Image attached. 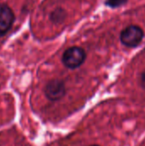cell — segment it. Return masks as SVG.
I'll use <instances>...</instances> for the list:
<instances>
[{
    "label": "cell",
    "instance_id": "cell-1",
    "mask_svg": "<svg viewBox=\"0 0 145 146\" xmlns=\"http://www.w3.org/2000/svg\"><path fill=\"white\" fill-rule=\"evenodd\" d=\"M144 37V32L142 27L138 25H130L121 31L120 39L125 46L136 48L142 43Z\"/></svg>",
    "mask_w": 145,
    "mask_h": 146
},
{
    "label": "cell",
    "instance_id": "cell-2",
    "mask_svg": "<svg viewBox=\"0 0 145 146\" xmlns=\"http://www.w3.org/2000/svg\"><path fill=\"white\" fill-rule=\"evenodd\" d=\"M85 58L86 53L84 49L78 46H73L64 51L62 62L66 68L69 69H75L85 62Z\"/></svg>",
    "mask_w": 145,
    "mask_h": 146
},
{
    "label": "cell",
    "instance_id": "cell-3",
    "mask_svg": "<svg viewBox=\"0 0 145 146\" xmlns=\"http://www.w3.org/2000/svg\"><path fill=\"white\" fill-rule=\"evenodd\" d=\"M67 90L63 80L53 79L50 80L44 87V95L47 99L56 102L62 99L66 95Z\"/></svg>",
    "mask_w": 145,
    "mask_h": 146
},
{
    "label": "cell",
    "instance_id": "cell-4",
    "mask_svg": "<svg viewBox=\"0 0 145 146\" xmlns=\"http://www.w3.org/2000/svg\"><path fill=\"white\" fill-rule=\"evenodd\" d=\"M14 21L15 15L12 9L6 4L0 3V37L10 29Z\"/></svg>",
    "mask_w": 145,
    "mask_h": 146
},
{
    "label": "cell",
    "instance_id": "cell-5",
    "mask_svg": "<svg viewBox=\"0 0 145 146\" xmlns=\"http://www.w3.org/2000/svg\"><path fill=\"white\" fill-rule=\"evenodd\" d=\"M65 15H66V13L63 9H56V10H54L52 12V14L50 15V19L55 23H60L64 20Z\"/></svg>",
    "mask_w": 145,
    "mask_h": 146
},
{
    "label": "cell",
    "instance_id": "cell-6",
    "mask_svg": "<svg viewBox=\"0 0 145 146\" xmlns=\"http://www.w3.org/2000/svg\"><path fill=\"white\" fill-rule=\"evenodd\" d=\"M127 2L128 0H106L105 4L109 8L115 9L125 5Z\"/></svg>",
    "mask_w": 145,
    "mask_h": 146
},
{
    "label": "cell",
    "instance_id": "cell-7",
    "mask_svg": "<svg viewBox=\"0 0 145 146\" xmlns=\"http://www.w3.org/2000/svg\"><path fill=\"white\" fill-rule=\"evenodd\" d=\"M138 82H139L140 86L145 90V69L140 74V76H139V79H138Z\"/></svg>",
    "mask_w": 145,
    "mask_h": 146
},
{
    "label": "cell",
    "instance_id": "cell-8",
    "mask_svg": "<svg viewBox=\"0 0 145 146\" xmlns=\"http://www.w3.org/2000/svg\"><path fill=\"white\" fill-rule=\"evenodd\" d=\"M90 146H100V145H90Z\"/></svg>",
    "mask_w": 145,
    "mask_h": 146
}]
</instances>
